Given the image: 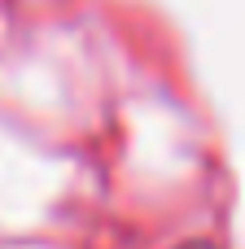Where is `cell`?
Returning <instances> with one entry per match:
<instances>
[{
    "instance_id": "6da1fadb",
    "label": "cell",
    "mask_w": 245,
    "mask_h": 249,
    "mask_svg": "<svg viewBox=\"0 0 245 249\" xmlns=\"http://www.w3.org/2000/svg\"><path fill=\"white\" fill-rule=\"evenodd\" d=\"M180 249H215L210 241H188V245H180Z\"/></svg>"
}]
</instances>
